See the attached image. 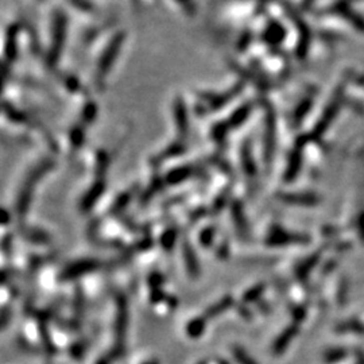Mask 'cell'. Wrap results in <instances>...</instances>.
I'll return each instance as SVG.
<instances>
[{"label":"cell","mask_w":364,"mask_h":364,"mask_svg":"<svg viewBox=\"0 0 364 364\" xmlns=\"http://www.w3.org/2000/svg\"><path fill=\"white\" fill-rule=\"evenodd\" d=\"M297 333V328L293 325V327H289L287 329H285V332L278 337L277 342L274 343V351L277 354H281L285 351V348L287 347V344L291 342V339L294 337V335Z\"/></svg>","instance_id":"5"},{"label":"cell","mask_w":364,"mask_h":364,"mask_svg":"<svg viewBox=\"0 0 364 364\" xmlns=\"http://www.w3.org/2000/svg\"><path fill=\"white\" fill-rule=\"evenodd\" d=\"M308 237L297 233H287L281 229H274L267 239V243L271 246H281V244H290V243H305Z\"/></svg>","instance_id":"1"},{"label":"cell","mask_w":364,"mask_h":364,"mask_svg":"<svg viewBox=\"0 0 364 364\" xmlns=\"http://www.w3.org/2000/svg\"><path fill=\"white\" fill-rule=\"evenodd\" d=\"M146 364H158L157 362H149V363H146Z\"/></svg>","instance_id":"15"},{"label":"cell","mask_w":364,"mask_h":364,"mask_svg":"<svg viewBox=\"0 0 364 364\" xmlns=\"http://www.w3.org/2000/svg\"><path fill=\"white\" fill-rule=\"evenodd\" d=\"M99 267V263L96 260H82L78 263L70 264L68 269L65 270L62 277L65 279H73V278L80 277L82 274H87L89 271H93Z\"/></svg>","instance_id":"2"},{"label":"cell","mask_w":364,"mask_h":364,"mask_svg":"<svg viewBox=\"0 0 364 364\" xmlns=\"http://www.w3.org/2000/svg\"><path fill=\"white\" fill-rule=\"evenodd\" d=\"M213 239V229H206L202 235H201V244L202 246H209Z\"/></svg>","instance_id":"11"},{"label":"cell","mask_w":364,"mask_h":364,"mask_svg":"<svg viewBox=\"0 0 364 364\" xmlns=\"http://www.w3.org/2000/svg\"><path fill=\"white\" fill-rule=\"evenodd\" d=\"M233 355H235L236 360L240 364H256L254 360L251 359L250 355L247 354L246 351L241 350L240 347H235V348H233Z\"/></svg>","instance_id":"9"},{"label":"cell","mask_w":364,"mask_h":364,"mask_svg":"<svg viewBox=\"0 0 364 364\" xmlns=\"http://www.w3.org/2000/svg\"><path fill=\"white\" fill-rule=\"evenodd\" d=\"M283 200L287 201V202H294V204H305V205H312L316 202V198L312 196H294V194L283 197Z\"/></svg>","instance_id":"8"},{"label":"cell","mask_w":364,"mask_h":364,"mask_svg":"<svg viewBox=\"0 0 364 364\" xmlns=\"http://www.w3.org/2000/svg\"><path fill=\"white\" fill-rule=\"evenodd\" d=\"M360 228H362V229H360V231H362V236H363L364 239V216L362 217V220H360Z\"/></svg>","instance_id":"14"},{"label":"cell","mask_w":364,"mask_h":364,"mask_svg":"<svg viewBox=\"0 0 364 364\" xmlns=\"http://www.w3.org/2000/svg\"><path fill=\"white\" fill-rule=\"evenodd\" d=\"M264 286L263 285H256V286H254L251 290H248L246 293V296H244V302H251V301H255L258 297L262 294V291H263Z\"/></svg>","instance_id":"10"},{"label":"cell","mask_w":364,"mask_h":364,"mask_svg":"<svg viewBox=\"0 0 364 364\" xmlns=\"http://www.w3.org/2000/svg\"><path fill=\"white\" fill-rule=\"evenodd\" d=\"M183 258L186 260V267L189 274H190L191 277H198V274H200V264H198V260H197L194 251H193V248L187 243L183 246Z\"/></svg>","instance_id":"3"},{"label":"cell","mask_w":364,"mask_h":364,"mask_svg":"<svg viewBox=\"0 0 364 364\" xmlns=\"http://www.w3.org/2000/svg\"><path fill=\"white\" fill-rule=\"evenodd\" d=\"M232 306V298L231 297H224L218 301L217 304H214L213 306H210L209 309L206 310V317H214L217 314L223 313L227 309H229Z\"/></svg>","instance_id":"7"},{"label":"cell","mask_w":364,"mask_h":364,"mask_svg":"<svg viewBox=\"0 0 364 364\" xmlns=\"http://www.w3.org/2000/svg\"><path fill=\"white\" fill-rule=\"evenodd\" d=\"M342 329H344V331H356V332H363L364 331V328L358 323L346 324V325H343Z\"/></svg>","instance_id":"12"},{"label":"cell","mask_w":364,"mask_h":364,"mask_svg":"<svg viewBox=\"0 0 364 364\" xmlns=\"http://www.w3.org/2000/svg\"><path fill=\"white\" fill-rule=\"evenodd\" d=\"M205 325H206V319L205 317H197V319H193L190 323L187 324V335L191 336L193 339H197L198 336L202 335V332L205 331Z\"/></svg>","instance_id":"6"},{"label":"cell","mask_w":364,"mask_h":364,"mask_svg":"<svg viewBox=\"0 0 364 364\" xmlns=\"http://www.w3.org/2000/svg\"><path fill=\"white\" fill-rule=\"evenodd\" d=\"M346 355L344 351H331L327 354V359L328 360H339L342 359L343 356Z\"/></svg>","instance_id":"13"},{"label":"cell","mask_w":364,"mask_h":364,"mask_svg":"<svg viewBox=\"0 0 364 364\" xmlns=\"http://www.w3.org/2000/svg\"><path fill=\"white\" fill-rule=\"evenodd\" d=\"M118 320H116V335L118 339H123L126 333V325H127V306L126 301L122 298L120 302H118Z\"/></svg>","instance_id":"4"}]
</instances>
